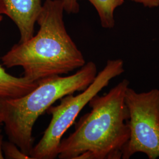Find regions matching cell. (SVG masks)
I'll return each instance as SVG.
<instances>
[{
  "instance_id": "cell-8",
  "label": "cell",
  "mask_w": 159,
  "mask_h": 159,
  "mask_svg": "<svg viewBox=\"0 0 159 159\" xmlns=\"http://www.w3.org/2000/svg\"><path fill=\"white\" fill-rule=\"evenodd\" d=\"M94 6L100 17L103 28L111 29L115 25L114 12L122 6L125 0H88Z\"/></svg>"
},
{
  "instance_id": "cell-6",
  "label": "cell",
  "mask_w": 159,
  "mask_h": 159,
  "mask_svg": "<svg viewBox=\"0 0 159 159\" xmlns=\"http://www.w3.org/2000/svg\"><path fill=\"white\" fill-rule=\"evenodd\" d=\"M43 5L41 0H0V14L16 24L20 33V43L33 37L34 25Z\"/></svg>"
},
{
  "instance_id": "cell-14",
  "label": "cell",
  "mask_w": 159,
  "mask_h": 159,
  "mask_svg": "<svg viewBox=\"0 0 159 159\" xmlns=\"http://www.w3.org/2000/svg\"><path fill=\"white\" fill-rule=\"evenodd\" d=\"M1 123H0V125H1Z\"/></svg>"
},
{
  "instance_id": "cell-13",
  "label": "cell",
  "mask_w": 159,
  "mask_h": 159,
  "mask_svg": "<svg viewBox=\"0 0 159 159\" xmlns=\"http://www.w3.org/2000/svg\"><path fill=\"white\" fill-rule=\"evenodd\" d=\"M2 20V16L0 14V23L1 22V21Z\"/></svg>"
},
{
  "instance_id": "cell-3",
  "label": "cell",
  "mask_w": 159,
  "mask_h": 159,
  "mask_svg": "<svg viewBox=\"0 0 159 159\" xmlns=\"http://www.w3.org/2000/svg\"><path fill=\"white\" fill-rule=\"evenodd\" d=\"M97 74L96 64L89 61L71 75L40 80L34 90L24 96L0 99V123L9 140L29 156L34 147L33 129L38 118L63 97L84 91Z\"/></svg>"
},
{
  "instance_id": "cell-12",
  "label": "cell",
  "mask_w": 159,
  "mask_h": 159,
  "mask_svg": "<svg viewBox=\"0 0 159 159\" xmlns=\"http://www.w3.org/2000/svg\"><path fill=\"white\" fill-rule=\"evenodd\" d=\"M2 136H1V134H0V159H4V157L2 156Z\"/></svg>"
},
{
  "instance_id": "cell-1",
  "label": "cell",
  "mask_w": 159,
  "mask_h": 159,
  "mask_svg": "<svg viewBox=\"0 0 159 159\" xmlns=\"http://www.w3.org/2000/svg\"><path fill=\"white\" fill-rule=\"evenodd\" d=\"M128 80H123L103 96L89 102V113L75 125L58 148L60 159H120L130 138L129 113L125 102Z\"/></svg>"
},
{
  "instance_id": "cell-9",
  "label": "cell",
  "mask_w": 159,
  "mask_h": 159,
  "mask_svg": "<svg viewBox=\"0 0 159 159\" xmlns=\"http://www.w3.org/2000/svg\"><path fill=\"white\" fill-rule=\"evenodd\" d=\"M2 151L6 159H32L30 156L23 153L16 144L10 141L3 143Z\"/></svg>"
},
{
  "instance_id": "cell-11",
  "label": "cell",
  "mask_w": 159,
  "mask_h": 159,
  "mask_svg": "<svg viewBox=\"0 0 159 159\" xmlns=\"http://www.w3.org/2000/svg\"><path fill=\"white\" fill-rule=\"evenodd\" d=\"M137 3L142 4L146 7L154 8L159 7V0H129Z\"/></svg>"
},
{
  "instance_id": "cell-7",
  "label": "cell",
  "mask_w": 159,
  "mask_h": 159,
  "mask_svg": "<svg viewBox=\"0 0 159 159\" xmlns=\"http://www.w3.org/2000/svg\"><path fill=\"white\" fill-rule=\"evenodd\" d=\"M37 85L38 81H31L25 77H17L7 73L0 64V99L24 96Z\"/></svg>"
},
{
  "instance_id": "cell-5",
  "label": "cell",
  "mask_w": 159,
  "mask_h": 159,
  "mask_svg": "<svg viewBox=\"0 0 159 159\" xmlns=\"http://www.w3.org/2000/svg\"><path fill=\"white\" fill-rule=\"evenodd\" d=\"M125 102L129 113L130 138L121 159H129L137 153L149 159L159 157V90L137 93L129 87Z\"/></svg>"
},
{
  "instance_id": "cell-2",
  "label": "cell",
  "mask_w": 159,
  "mask_h": 159,
  "mask_svg": "<svg viewBox=\"0 0 159 159\" xmlns=\"http://www.w3.org/2000/svg\"><path fill=\"white\" fill-rule=\"evenodd\" d=\"M64 11L63 0H46L37 20V33L12 46L1 57L3 66L21 67L24 77L34 82L82 67L85 59L66 30Z\"/></svg>"
},
{
  "instance_id": "cell-10",
  "label": "cell",
  "mask_w": 159,
  "mask_h": 159,
  "mask_svg": "<svg viewBox=\"0 0 159 159\" xmlns=\"http://www.w3.org/2000/svg\"><path fill=\"white\" fill-rule=\"evenodd\" d=\"M64 11L69 14H77L80 6L77 0H63Z\"/></svg>"
},
{
  "instance_id": "cell-4",
  "label": "cell",
  "mask_w": 159,
  "mask_h": 159,
  "mask_svg": "<svg viewBox=\"0 0 159 159\" xmlns=\"http://www.w3.org/2000/svg\"><path fill=\"white\" fill-rule=\"evenodd\" d=\"M125 71L124 62L121 59L108 60L105 67L81 93L70 94L60 99V103L52 105L47 110L52 116L51 121L39 143L33 147L29 156L32 159H54L64 134L77 117L80 111L91 99L109 84L110 81Z\"/></svg>"
}]
</instances>
